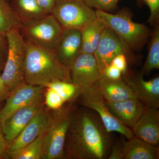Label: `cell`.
I'll return each mask as SVG.
<instances>
[{"label":"cell","instance_id":"cell-1","mask_svg":"<svg viewBox=\"0 0 159 159\" xmlns=\"http://www.w3.org/2000/svg\"><path fill=\"white\" fill-rule=\"evenodd\" d=\"M113 145L110 133L97 113L84 107H76L66 136L65 157L107 159Z\"/></svg>","mask_w":159,"mask_h":159},{"label":"cell","instance_id":"cell-2","mask_svg":"<svg viewBox=\"0 0 159 159\" xmlns=\"http://www.w3.org/2000/svg\"><path fill=\"white\" fill-rule=\"evenodd\" d=\"M25 41V82L31 85L43 87L56 80L71 82L70 68L63 65L54 51Z\"/></svg>","mask_w":159,"mask_h":159},{"label":"cell","instance_id":"cell-3","mask_svg":"<svg viewBox=\"0 0 159 159\" xmlns=\"http://www.w3.org/2000/svg\"><path fill=\"white\" fill-rule=\"evenodd\" d=\"M97 19L111 29L132 50L140 51L146 43L150 31L144 24L134 21L130 12L126 9L116 14L97 10Z\"/></svg>","mask_w":159,"mask_h":159},{"label":"cell","instance_id":"cell-4","mask_svg":"<svg viewBox=\"0 0 159 159\" xmlns=\"http://www.w3.org/2000/svg\"><path fill=\"white\" fill-rule=\"evenodd\" d=\"M72 102L59 109L49 113L48 125L43 135L42 159L65 157V143L67 133L75 109Z\"/></svg>","mask_w":159,"mask_h":159},{"label":"cell","instance_id":"cell-5","mask_svg":"<svg viewBox=\"0 0 159 159\" xmlns=\"http://www.w3.org/2000/svg\"><path fill=\"white\" fill-rule=\"evenodd\" d=\"M7 53L2 77L11 92L25 81L24 64L26 43L20 30L15 29L6 34Z\"/></svg>","mask_w":159,"mask_h":159},{"label":"cell","instance_id":"cell-6","mask_svg":"<svg viewBox=\"0 0 159 159\" xmlns=\"http://www.w3.org/2000/svg\"><path fill=\"white\" fill-rule=\"evenodd\" d=\"M20 31L26 40L54 51L62 35L63 29L53 15L48 14L23 25Z\"/></svg>","mask_w":159,"mask_h":159},{"label":"cell","instance_id":"cell-7","mask_svg":"<svg viewBox=\"0 0 159 159\" xmlns=\"http://www.w3.org/2000/svg\"><path fill=\"white\" fill-rule=\"evenodd\" d=\"M76 100L81 106L96 112L109 132L119 133L127 139L133 136L131 129L120 122L111 112L97 84L80 91Z\"/></svg>","mask_w":159,"mask_h":159},{"label":"cell","instance_id":"cell-8","mask_svg":"<svg viewBox=\"0 0 159 159\" xmlns=\"http://www.w3.org/2000/svg\"><path fill=\"white\" fill-rule=\"evenodd\" d=\"M51 14L63 29L80 30L97 19L95 11L84 0H56Z\"/></svg>","mask_w":159,"mask_h":159},{"label":"cell","instance_id":"cell-9","mask_svg":"<svg viewBox=\"0 0 159 159\" xmlns=\"http://www.w3.org/2000/svg\"><path fill=\"white\" fill-rule=\"evenodd\" d=\"M120 54L125 55L129 62H133L135 59L133 51L112 30L106 27L93 54L101 75L106 67L110 64L114 57Z\"/></svg>","mask_w":159,"mask_h":159},{"label":"cell","instance_id":"cell-10","mask_svg":"<svg viewBox=\"0 0 159 159\" xmlns=\"http://www.w3.org/2000/svg\"><path fill=\"white\" fill-rule=\"evenodd\" d=\"M70 70L71 82L77 87L79 92L96 84L101 76L93 54H80L70 67Z\"/></svg>","mask_w":159,"mask_h":159},{"label":"cell","instance_id":"cell-11","mask_svg":"<svg viewBox=\"0 0 159 159\" xmlns=\"http://www.w3.org/2000/svg\"><path fill=\"white\" fill-rule=\"evenodd\" d=\"M44 87L31 85L25 81L11 91L0 111V124L11 114L43 97Z\"/></svg>","mask_w":159,"mask_h":159},{"label":"cell","instance_id":"cell-12","mask_svg":"<svg viewBox=\"0 0 159 159\" xmlns=\"http://www.w3.org/2000/svg\"><path fill=\"white\" fill-rule=\"evenodd\" d=\"M43 97L16 111L0 125L5 139L9 143L13 141L31 119L44 107Z\"/></svg>","mask_w":159,"mask_h":159},{"label":"cell","instance_id":"cell-13","mask_svg":"<svg viewBox=\"0 0 159 159\" xmlns=\"http://www.w3.org/2000/svg\"><path fill=\"white\" fill-rule=\"evenodd\" d=\"M122 78L146 107L159 108L158 76L146 80L142 74L134 75L128 71Z\"/></svg>","mask_w":159,"mask_h":159},{"label":"cell","instance_id":"cell-14","mask_svg":"<svg viewBox=\"0 0 159 159\" xmlns=\"http://www.w3.org/2000/svg\"><path fill=\"white\" fill-rule=\"evenodd\" d=\"M49 119V112L43 107L35 114L17 137L9 143L7 155L9 156L16 152L43 134L48 125Z\"/></svg>","mask_w":159,"mask_h":159},{"label":"cell","instance_id":"cell-15","mask_svg":"<svg viewBox=\"0 0 159 159\" xmlns=\"http://www.w3.org/2000/svg\"><path fill=\"white\" fill-rule=\"evenodd\" d=\"M134 135L154 146L159 144V110L146 107L140 119L131 128Z\"/></svg>","mask_w":159,"mask_h":159},{"label":"cell","instance_id":"cell-16","mask_svg":"<svg viewBox=\"0 0 159 159\" xmlns=\"http://www.w3.org/2000/svg\"><path fill=\"white\" fill-rule=\"evenodd\" d=\"M81 47L80 30L64 29L54 52L63 65L70 68L80 54Z\"/></svg>","mask_w":159,"mask_h":159},{"label":"cell","instance_id":"cell-17","mask_svg":"<svg viewBox=\"0 0 159 159\" xmlns=\"http://www.w3.org/2000/svg\"><path fill=\"white\" fill-rule=\"evenodd\" d=\"M106 102L109 110L114 116L131 128L140 119L146 108L137 98L119 102Z\"/></svg>","mask_w":159,"mask_h":159},{"label":"cell","instance_id":"cell-18","mask_svg":"<svg viewBox=\"0 0 159 159\" xmlns=\"http://www.w3.org/2000/svg\"><path fill=\"white\" fill-rule=\"evenodd\" d=\"M97 85L100 93L107 102H119L137 98L130 87L122 78L113 80L101 75Z\"/></svg>","mask_w":159,"mask_h":159},{"label":"cell","instance_id":"cell-19","mask_svg":"<svg viewBox=\"0 0 159 159\" xmlns=\"http://www.w3.org/2000/svg\"><path fill=\"white\" fill-rule=\"evenodd\" d=\"M159 146H154L134 135L124 142L122 159H158Z\"/></svg>","mask_w":159,"mask_h":159},{"label":"cell","instance_id":"cell-20","mask_svg":"<svg viewBox=\"0 0 159 159\" xmlns=\"http://www.w3.org/2000/svg\"><path fill=\"white\" fill-rule=\"evenodd\" d=\"M106 28L97 19L91 21L80 29L81 47L80 54H94L98 45L102 32Z\"/></svg>","mask_w":159,"mask_h":159},{"label":"cell","instance_id":"cell-21","mask_svg":"<svg viewBox=\"0 0 159 159\" xmlns=\"http://www.w3.org/2000/svg\"><path fill=\"white\" fill-rule=\"evenodd\" d=\"M14 9L22 26L48 14L36 0H16Z\"/></svg>","mask_w":159,"mask_h":159},{"label":"cell","instance_id":"cell-22","mask_svg":"<svg viewBox=\"0 0 159 159\" xmlns=\"http://www.w3.org/2000/svg\"><path fill=\"white\" fill-rule=\"evenodd\" d=\"M22 27V24L14 9L6 0H0V33L6 37L10 31L20 30Z\"/></svg>","mask_w":159,"mask_h":159},{"label":"cell","instance_id":"cell-23","mask_svg":"<svg viewBox=\"0 0 159 159\" xmlns=\"http://www.w3.org/2000/svg\"><path fill=\"white\" fill-rule=\"evenodd\" d=\"M148 56L142 68V74L148 75L152 71L159 69V27L156 25L151 35Z\"/></svg>","mask_w":159,"mask_h":159},{"label":"cell","instance_id":"cell-24","mask_svg":"<svg viewBox=\"0 0 159 159\" xmlns=\"http://www.w3.org/2000/svg\"><path fill=\"white\" fill-rule=\"evenodd\" d=\"M44 133L25 147L10 154L9 157L12 159H42Z\"/></svg>","mask_w":159,"mask_h":159},{"label":"cell","instance_id":"cell-25","mask_svg":"<svg viewBox=\"0 0 159 159\" xmlns=\"http://www.w3.org/2000/svg\"><path fill=\"white\" fill-rule=\"evenodd\" d=\"M53 89L67 103L77 99L79 91L74 84L63 80H56L44 86Z\"/></svg>","mask_w":159,"mask_h":159},{"label":"cell","instance_id":"cell-26","mask_svg":"<svg viewBox=\"0 0 159 159\" xmlns=\"http://www.w3.org/2000/svg\"><path fill=\"white\" fill-rule=\"evenodd\" d=\"M45 88L46 89V91L44 102L48 108L51 110H56L67 103L53 89L49 87Z\"/></svg>","mask_w":159,"mask_h":159},{"label":"cell","instance_id":"cell-27","mask_svg":"<svg viewBox=\"0 0 159 159\" xmlns=\"http://www.w3.org/2000/svg\"><path fill=\"white\" fill-rule=\"evenodd\" d=\"M92 8L107 11L116 9L119 0H84Z\"/></svg>","mask_w":159,"mask_h":159},{"label":"cell","instance_id":"cell-28","mask_svg":"<svg viewBox=\"0 0 159 159\" xmlns=\"http://www.w3.org/2000/svg\"><path fill=\"white\" fill-rule=\"evenodd\" d=\"M148 6L150 15L148 23L152 25H157L159 20V0H143Z\"/></svg>","mask_w":159,"mask_h":159},{"label":"cell","instance_id":"cell-29","mask_svg":"<svg viewBox=\"0 0 159 159\" xmlns=\"http://www.w3.org/2000/svg\"><path fill=\"white\" fill-rule=\"evenodd\" d=\"M128 62L127 57L124 54H120L114 57L110 64L119 69L122 72V76L128 72Z\"/></svg>","mask_w":159,"mask_h":159},{"label":"cell","instance_id":"cell-30","mask_svg":"<svg viewBox=\"0 0 159 159\" xmlns=\"http://www.w3.org/2000/svg\"><path fill=\"white\" fill-rule=\"evenodd\" d=\"M101 75H104L108 79L113 80H117L122 78L121 71L111 64L106 67L102 71Z\"/></svg>","mask_w":159,"mask_h":159},{"label":"cell","instance_id":"cell-31","mask_svg":"<svg viewBox=\"0 0 159 159\" xmlns=\"http://www.w3.org/2000/svg\"><path fill=\"white\" fill-rule=\"evenodd\" d=\"M123 144L118 142L113 145L108 159H122Z\"/></svg>","mask_w":159,"mask_h":159},{"label":"cell","instance_id":"cell-32","mask_svg":"<svg viewBox=\"0 0 159 159\" xmlns=\"http://www.w3.org/2000/svg\"><path fill=\"white\" fill-rule=\"evenodd\" d=\"M42 9L48 14H51L56 0H36Z\"/></svg>","mask_w":159,"mask_h":159},{"label":"cell","instance_id":"cell-33","mask_svg":"<svg viewBox=\"0 0 159 159\" xmlns=\"http://www.w3.org/2000/svg\"><path fill=\"white\" fill-rule=\"evenodd\" d=\"M9 143L5 139L0 125V159L5 157L7 153Z\"/></svg>","mask_w":159,"mask_h":159},{"label":"cell","instance_id":"cell-34","mask_svg":"<svg viewBox=\"0 0 159 159\" xmlns=\"http://www.w3.org/2000/svg\"><path fill=\"white\" fill-rule=\"evenodd\" d=\"M11 92L5 85L2 77V73L0 72V102L7 99Z\"/></svg>","mask_w":159,"mask_h":159},{"label":"cell","instance_id":"cell-35","mask_svg":"<svg viewBox=\"0 0 159 159\" xmlns=\"http://www.w3.org/2000/svg\"><path fill=\"white\" fill-rule=\"evenodd\" d=\"M7 43L6 37L0 33V68L2 63L3 56L6 54Z\"/></svg>","mask_w":159,"mask_h":159}]
</instances>
